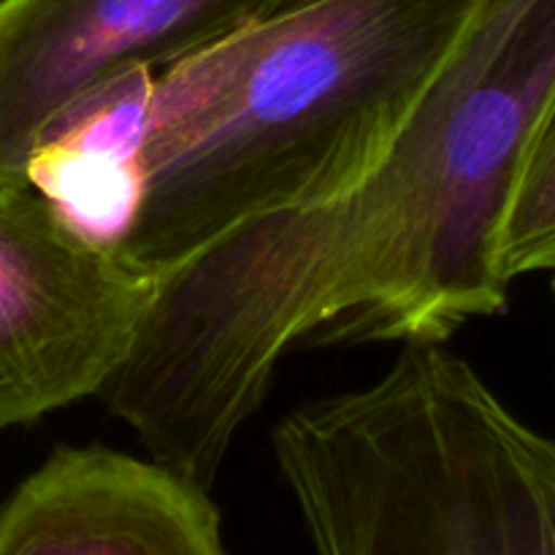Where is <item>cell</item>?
I'll return each mask as SVG.
<instances>
[{"label":"cell","instance_id":"5","mask_svg":"<svg viewBox=\"0 0 555 555\" xmlns=\"http://www.w3.org/2000/svg\"><path fill=\"white\" fill-rule=\"evenodd\" d=\"M291 0H0V184L139 74L160 76Z\"/></svg>","mask_w":555,"mask_h":555},{"label":"cell","instance_id":"6","mask_svg":"<svg viewBox=\"0 0 555 555\" xmlns=\"http://www.w3.org/2000/svg\"><path fill=\"white\" fill-rule=\"evenodd\" d=\"M0 555H228L209 488L157 461L57 448L0 507Z\"/></svg>","mask_w":555,"mask_h":555},{"label":"cell","instance_id":"7","mask_svg":"<svg viewBox=\"0 0 555 555\" xmlns=\"http://www.w3.org/2000/svg\"><path fill=\"white\" fill-rule=\"evenodd\" d=\"M507 282L534 271H555V98L531 141L502 233Z\"/></svg>","mask_w":555,"mask_h":555},{"label":"cell","instance_id":"1","mask_svg":"<svg viewBox=\"0 0 555 555\" xmlns=\"http://www.w3.org/2000/svg\"><path fill=\"white\" fill-rule=\"evenodd\" d=\"M555 98V0H482L377 171L160 282L103 388L152 461L211 488L287 352L444 341L507 304L502 233Z\"/></svg>","mask_w":555,"mask_h":555},{"label":"cell","instance_id":"2","mask_svg":"<svg viewBox=\"0 0 555 555\" xmlns=\"http://www.w3.org/2000/svg\"><path fill=\"white\" fill-rule=\"evenodd\" d=\"M482 0H291L155 76L114 236L163 282L377 171Z\"/></svg>","mask_w":555,"mask_h":555},{"label":"cell","instance_id":"3","mask_svg":"<svg viewBox=\"0 0 555 555\" xmlns=\"http://www.w3.org/2000/svg\"><path fill=\"white\" fill-rule=\"evenodd\" d=\"M274 455L314 555H555V439L444 341L293 410Z\"/></svg>","mask_w":555,"mask_h":555},{"label":"cell","instance_id":"4","mask_svg":"<svg viewBox=\"0 0 555 555\" xmlns=\"http://www.w3.org/2000/svg\"><path fill=\"white\" fill-rule=\"evenodd\" d=\"M157 287L33 184H0V431L101 396Z\"/></svg>","mask_w":555,"mask_h":555}]
</instances>
